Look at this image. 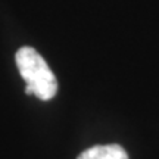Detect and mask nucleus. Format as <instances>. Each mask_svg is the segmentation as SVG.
I'll list each match as a JSON object with an SVG mask.
<instances>
[{
    "instance_id": "nucleus-1",
    "label": "nucleus",
    "mask_w": 159,
    "mask_h": 159,
    "mask_svg": "<svg viewBox=\"0 0 159 159\" xmlns=\"http://www.w3.org/2000/svg\"><path fill=\"white\" fill-rule=\"evenodd\" d=\"M16 66L25 80V94H34L40 100H50L57 91V80L39 52L24 46L16 52Z\"/></svg>"
},
{
    "instance_id": "nucleus-2",
    "label": "nucleus",
    "mask_w": 159,
    "mask_h": 159,
    "mask_svg": "<svg viewBox=\"0 0 159 159\" xmlns=\"http://www.w3.org/2000/svg\"><path fill=\"white\" fill-rule=\"evenodd\" d=\"M77 159H128V155L119 144H97L85 149Z\"/></svg>"
}]
</instances>
